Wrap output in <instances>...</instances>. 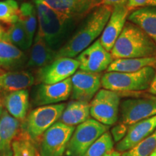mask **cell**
Here are the masks:
<instances>
[{
	"label": "cell",
	"mask_w": 156,
	"mask_h": 156,
	"mask_svg": "<svg viewBox=\"0 0 156 156\" xmlns=\"http://www.w3.org/2000/svg\"><path fill=\"white\" fill-rule=\"evenodd\" d=\"M108 129V126L94 119H88L76 127L67 145L66 155L83 156L91 145Z\"/></svg>",
	"instance_id": "obj_5"
},
{
	"label": "cell",
	"mask_w": 156,
	"mask_h": 156,
	"mask_svg": "<svg viewBox=\"0 0 156 156\" xmlns=\"http://www.w3.org/2000/svg\"><path fill=\"white\" fill-rule=\"evenodd\" d=\"M151 6H155V7H156V0H151Z\"/></svg>",
	"instance_id": "obj_39"
},
{
	"label": "cell",
	"mask_w": 156,
	"mask_h": 156,
	"mask_svg": "<svg viewBox=\"0 0 156 156\" xmlns=\"http://www.w3.org/2000/svg\"><path fill=\"white\" fill-rule=\"evenodd\" d=\"M121 122L131 126L156 115V97L129 98L120 103Z\"/></svg>",
	"instance_id": "obj_9"
},
{
	"label": "cell",
	"mask_w": 156,
	"mask_h": 156,
	"mask_svg": "<svg viewBox=\"0 0 156 156\" xmlns=\"http://www.w3.org/2000/svg\"><path fill=\"white\" fill-rule=\"evenodd\" d=\"M13 156H41L34 141L24 130L17 134L12 144Z\"/></svg>",
	"instance_id": "obj_27"
},
{
	"label": "cell",
	"mask_w": 156,
	"mask_h": 156,
	"mask_svg": "<svg viewBox=\"0 0 156 156\" xmlns=\"http://www.w3.org/2000/svg\"><path fill=\"white\" fill-rule=\"evenodd\" d=\"M147 67H156V56L145 58H116L113 60L106 72L135 73Z\"/></svg>",
	"instance_id": "obj_24"
},
{
	"label": "cell",
	"mask_w": 156,
	"mask_h": 156,
	"mask_svg": "<svg viewBox=\"0 0 156 156\" xmlns=\"http://www.w3.org/2000/svg\"><path fill=\"white\" fill-rule=\"evenodd\" d=\"M79 68V62L75 58H56L51 63L38 69L36 79L41 84H55L71 77Z\"/></svg>",
	"instance_id": "obj_10"
},
{
	"label": "cell",
	"mask_w": 156,
	"mask_h": 156,
	"mask_svg": "<svg viewBox=\"0 0 156 156\" xmlns=\"http://www.w3.org/2000/svg\"><path fill=\"white\" fill-rule=\"evenodd\" d=\"M3 105L7 112L19 121H23L29 107V94L26 90L15 91L4 95Z\"/></svg>",
	"instance_id": "obj_20"
},
{
	"label": "cell",
	"mask_w": 156,
	"mask_h": 156,
	"mask_svg": "<svg viewBox=\"0 0 156 156\" xmlns=\"http://www.w3.org/2000/svg\"><path fill=\"white\" fill-rule=\"evenodd\" d=\"M20 132V121L7 111L0 117V153L12 148V144Z\"/></svg>",
	"instance_id": "obj_22"
},
{
	"label": "cell",
	"mask_w": 156,
	"mask_h": 156,
	"mask_svg": "<svg viewBox=\"0 0 156 156\" xmlns=\"http://www.w3.org/2000/svg\"><path fill=\"white\" fill-rule=\"evenodd\" d=\"M52 9L80 20L103 5L101 0H43Z\"/></svg>",
	"instance_id": "obj_16"
},
{
	"label": "cell",
	"mask_w": 156,
	"mask_h": 156,
	"mask_svg": "<svg viewBox=\"0 0 156 156\" xmlns=\"http://www.w3.org/2000/svg\"><path fill=\"white\" fill-rule=\"evenodd\" d=\"M150 156H156V155H155V154H154V153H152V154H151V155H150Z\"/></svg>",
	"instance_id": "obj_41"
},
{
	"label": "cell",
	"mask_w": 156,
	"mask_h": 156,
	"mask_svg": "<svg viewBox=\"0 0 156 156\" xmlns=\"http://www.w3.org/2000/svg\"><path fill=\"white\" fill-rule=\"evenodd\" d=\"M79 69L90 73H101L107 70L114 60L110 51L105 49L97 39L76 57Z\"/></svg>",
	"instance_id": "obj_11"
},
{
	"label": "cell",
	"mask_w": 156,
	"mask_h": 156,
	"mask_svg": "<svg viewBox=\"0 0 156 156\" xmlns=\"http://www.w3.org/2000/svg\"><path fill=\"white\" fill-rule=\"evenodd\" d=\"M3 38L21 50H26L30 47L26 32L19 20L5 28Z\"/></svg>",
	"instance_id": "obj_26"
},
{
	"label": "cell",
	"mask_w": 156,
	"mask_h": 156,
	"mask_svg": "<svg viewBox=\"0 0 156 156\" xmlns=\"http://www.w3.org/2000/svg\"><path fill=\"white\" fill-rule=\"evenodd\" d=\"M129 9L126 5H118L112 7V11L106 26L101 35V44L105 49L110 51L122 34L129 15Z\"/></svg>",
	"instance_id": "obj_13"
},
{
	"label": "cell",
	"mask_w": 156,
	"mask_h": 156,
	"mask_svg": "<svg viewBox=\"0 0 156 156\" xmlns=\"http://www.w3.org/2000/svg\"><path fill=\"white\" fill-rule=\"evenodd\" d=\"M155 74L151 67L135 73L106 72L101 77V86L104 89L120 92H134L148 90Z\"/></svg>",
	"instance_id": "obj_4"
},
{
	"label": "cell",
	"mask_w": 156,
	"mask_h": 156,
	"mask_svg": "<svg viewBox=\"0 0 156 156\" xmlns=\"http://www.w3.org/2000/svg\"><path fill=\"white\" fill-rule=\"evenodd\" d=\"M25 61V55L22 50L4 38H0V67L13 70L22 67Z\"/></svg>",
	"instance_id": "obj_21"
},
{
	"label": "cell",
	"mask_w": 156,
	"mask_h": 156,
	"mask_svg": "<svg viewBox=\"0 0 156 156\" xmlns=\"http://www.w3.org/2000/svg\"><path fill=\"white\" fill-rule=\"evenodd\" d=\"M65 107V103H58L35 108L27 117L24 131L34 141L38 140L50 126L59 119Z\"/></svg>",
	"instance_id": "obj_6"
},
{
	"label": "cell",
	"mask_w": 156,
	"mask_h": 156,
	"mask_svg": "<svg viewBox=\"0 0 156 156\" xmlns=\"http://www.w3.org/2000/svg\"><path fill=\"white\" fill-rule=\"evenodd\" d=\"M127 19L143 30L156 44V7L147 6L134 9Z\"/></svg>",
	"instance_id": "obj_18"
},
{
	"label": "cell",
	"mask_w": 156,
	"mask_h": 156,
	"mask_svg": "<svg viewBox=\"0 0 156 156\" xmlns=\"http://www.w3.org/2000/svg\"><path fill=\"white\" fill-rule=\"evenodd\" d=\"M34 75L28 71H9L0 75V95L26 90L34 85Z\"/></svg>",
	"instance_id": "obj_17"
},
{
	"label": "cell",
	"mask_w": 156,
	"mask_h": 156,
	"mask_svg": "<svg viewBox=\"0 0 156 156\" xmlns=\"http://www.w3.org/2000/svg\"><path fill=\"white\" fill-rule=\"evenodd\" d=\"M38 22V34L48 46L57 52L67 41V38L78 20L55 10L43 0H34Z\"/></svg>",
	"instance_id": "obj_2"
},
{
	"label": "cell",
	"mask_w": 156,
	"mask_h": 156,
	"mask_svg": "<svg viewBox=\"0 0 156 156\" xmlns=\"http://www.w3.org/2000/svg\"><path fill=\"white\" fill-rule=\"evenodd\" d=\"M104 156H121V153H119V152H118L115 149H114L113 151L106 154Z\"/></svg>",
	"instance_id": "obj_35"
},
{
	"label": "cell",
	"mask_w": 156,
	"mask_h": 156,
	"mask_svg": "<svg viewBox=\"0 0 156 156\" xmlns=\"http://www.w3.org/2000/svg\"><path fill=\"white\" fill-rule=\"evenodd\" d=\"M72 93L71 77L60 83L41 84L36 90L34 103L37 106H46L67 101Z\"/></svg>",
	"instance_id": "obj_14"
},
{
	"label": "cell",
	"mask_w": 156,
	"mask_h": 156,
	"mask_svg": "<svg viewBox=\"0 0 156 156\" xmlns=\"http://www.w3.org/2000/svg\"><path fill=\"white\" fill-rule=\"evenodd\" d=\"M19 21L22 23L27 36L29 44L31 46L34 41L35 32L37 27V11L35 4L31 2H24L20 7Z\"/></svg>",
	"instance_id": "obj_25"
},
{
	"label": "cell",
	"mask_w": 156,
	"mask_h": 156,
	"mask_svg": "<svg viewBox=\"0 0 156 156\" xmlns=\"http://www.w3.org/2000/svg\"><path fill=\"white\" fill-rule=\"evenodd\" d=\"M56 51L48 46L42 37L36 34L27 66L30 68L40 69L51 63L56 58Z\"/></svg>",
	"instance_id": "obj_19"
},
{
	"label": "cell",
	"mask_w": 156,
	"mask_h": 156,
	"mask_svg": "<svg viewBox=\"0 0 156 156\" xmlns=\"http://www.w3.org/2000/svg\"><path fill=\"white\" fill-rule=\"evenodd\" d=\"M156 129V115L129 126L128 132L120 142H117L115 150L122 153L133 147L149 136Z\"/></svg>",
	"instance_id": "obj_15"
},
{
	"label": "cell",
	"mask_w": 156,
	"mask_h": 156,
	"mask_svg": "<svg viewBox=\"0 0 156 156\" xmlns=\"http://www.w3.org/2000/svg\"><path fill=\"white\" fill-rule=\"evenodd\" d=\"M6 72L7 71H5V69H2L1 67H0V75H2L3 73H6Z\"/></svg>",
	"instance_id": "obj_40"
},
{
	"label": "cell",
	"mask_w": 156,
	"mask_h": 156,
	"mask_svg": "<svg viewBox=\"0 0 156 156\" xmlns=\"http://www.w3.org/2000/svg\"><path fill=\"white\" fill-rule=\"evenodd\" d=\"M151 0H127L126 7L130 9H135L140 7L151 6Z\"/></svg>",
	"instance_id": "obj_32"
},
{
	"label": "cell",
	"mask_w": 156,
	"mask_h": 156,
	"mask_svg": "<svg viewBox=\"0 0 156 156\" xmlns=\"http://www.w3.org/2000/svg\"><path fill=\"white\" fill-rule=\"evenodd\" d=\"M156 148V129L145 140L140 142L129 151L121 153V156H150Z\"/></svg>",
	"instance_id": "obj_30"
},
{
	"label": "cell",
	"mask_w": 156,
	"mask_h": 156,
	"mask_svg": "<svg viewBox=\"0 0 156 156\" xmlns=\"http://www.w3.org/2000/svg\"><path fill=\"white\" fill-rule=\"evenodd\" d=\"M129 126L126 125L124 123L120 122L115 125L111 130V134H112L113 140L114 142H119L122 140L124 136H126L128 132Z\"/></svg>",
	"instance_id": "obj_31"
},
{
	"label": "cell",
	"mask_w": 156,
	"mask_h": 156,
	"mask_svg": "<svg viewBox=\"0 0 156 156\" xmlns=\"http://www.w3.org/2000/svg\"><path fill=\"white\" fill-rule=\"evenodd\" d=\"M3 98H2V95H0V117L3 112Z\"/></svg>",
	"instance_id": "obj_38"
},
{
	"label": "cell",
	"mask_w": 156,
	"mask_h": 156,
	"mask_svg": "<svg viewBox=\"0 0 156 156\" xmlns=\"http://www.w3.org/2000/svg\"><path fill=\"white\" fill-rule=\"evenodd\" d=\"M114 141L110 132H106L91 145L83 156H104L114 150Z\"/></svg>",
	"instance_id": "obj_29"
},
{
	"label": "cell",
	"mask_w": 156,
	"mask_h": 156,
	"mask_svg": "<svg viewBox=\"0 0 156 156\" xmlns=\"http://www.w3.org/2000/svg\"><path fill=\"white\" fill-rule=\"evenodd\" d=\"M101 73L78 70L71 77V98L74 101L90 103L101 86Z\"/></svg>",
	"instance_id": "obj_12"
},
{
	"label": "cell",
	"mask_w": 156,
	"mask_h": 156,
	"mask_svg": "<svg viewBox=\"0 0 156 156\" xmlns=\"http://www.w3.org/2000/svg\"><path fill=\"white\" fill-rule=\"evenodd\" d=\"M112 11V7L106 5L93 9L86 15L73 36L56 52V58H74L90 46L102 34Z\"/></svg>",
	"instance_id": "obj_1"
},
{
	"label": "cell",
	"mask_w": 156,
	"mask_h": 156,
	"mask_svg": "<svg viewBox=\"0 0 156 156\" xmlns=\"http://www.w3.org/2000/svg\"><path fill=\"white\" fill-rule=\"evenodd\" d=\"M5 28L0 24V38H3L4 34H5Z\"/></svg>",
	"instance_id": "obj_37"
},
{
	"label": "cell",
	"mask_w": 156,
	"mask_h": 156,
	"mask_svg": "<svg viewBox=\"0 0 156 156\" xmlns=\"http://www.w3.org/2000/svg\"><path fill=\"white\" fill-rule=\"evenodd\" d=\"M153 153H154V154H155V155H156V148H155V151H153Z\"/></svg>",
	"instance_id": "obj_42"
},
{
	"label": "cell",
	"mask_w": 156,
	"mask_h": 156,
	"mask_svg": "<svg viewBox=\"0 0 156 156\" xmlns=\"http://www.w3.org/2000/svg\"><path fill=\"white\" fill-rule=\"evenodd\" d=\"M90 103L72 101L66 105L59 122L66 125L75 126L90 119Z\"/></svg>",
	"instance_id": "obj_23"
},
{
	"label": "cell",
	"mask_w": 156,
	"mask_h": 156,
	"mask_svg": "<svg viewBox=\"0 0 156 156\" xmlns=\"http://www.w3.org/2000/svg\"><path fill=\"white\" fill-rule=\"evenodd\" d=\"M147 90L151 94L154 95L156 96V73L155 74V75H154L153 80H152L151 85H150Z\"/></svg>",
	"instance_id": "obj_34"
},
{
	"label": "cell",
	"mask_w": 156,
	"mask_h": 156,
	"mask_svg": "<svg viewBox=\"0 0 156 156\" xmlns=\"http://www.w3.org/2000/svg\"><path fill=\"white\" fill-rule=\"evenodd\" d=\"M20 7L15 0L0 1V24L9 27L19 20Z\"/></svg>",
	"instance_id": "obj_28"
},
{
	"label": "cell",
	"mask_w": 156,
	"mask_h": 156,
	"mask_svg": "<svg viewBox=\"0 0 156 156\" xmlns=\"http://www.w3.org/2000/svg\"><path fill=\"white\" fill-rule=\"evenodd\" d=\"M111 54L114 59L152 57L156 56V44L139 27L126 22Z\"/></svg>",
	"instance_id": "obj_3"
},
{
	"label": "cell",
	"mask_w": 156,
	"mask_h": 156,
	"mask_svg": "<svg viewBox=\"0 0 156 156\" xmlns=\"http://www.w3.org/2000/svg\"><path fill=\"white\" fill-rule=\"evenodd\" d=\"M0 156H13L12 149L9 150V151H7L5 152H3V153H0Z\"/></svg>",
	"instance_id": "obj_36"
},
{
	"label": "cell",
	"mask_w": 156,
	"mask_h": 156,
	"mask_svg": "<svg viewBox=\"0 0 156 156\" xmlns=\"http://www.w3.org/2000/svg\"><path fill=\"white\" fill-rule=\"evenodd\" d=\"M75 129L60 122L54 123L41 137V156L63 155Z\"/></svg>",
	"instance_id": "obj_8"
},
{
	"label": "cell",
	"mask_w": 156,
	"mask_h": 156,
	"mask_svg": "<svg viewBox=\"0 0 156 156\" xmlns=\"http://www.w3.org/2000/svg\"><path fill=\"white\" fill-rule=\"evenodd\" d=\"M119 108L118 93L103 88L99 90L90 102V114L95 120L109 126L116 123Z\"/></svg>",
	"instance_id": "obj_7"
},
{
	"label": "cell",
	"mask_w": 156,
	"mask_h": 156,
	"mask_svg": "<svg viewBox=\"0 0 156 156\" xmlns=\"http://www.w3.org/2000/svg\"><path fill=\"white\" fill-rule=\"evenodd\" d=\"M103 5L114 7L118 5H126L127 0H101Z\"/></svg>",
	"instance_id": "obj_33"
}]
</instances>
